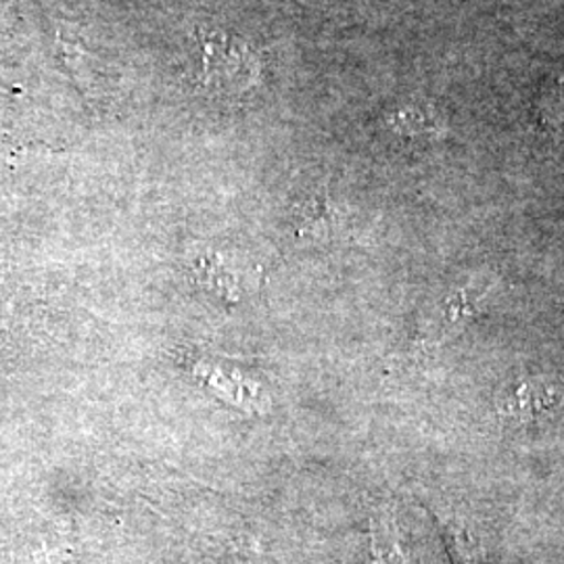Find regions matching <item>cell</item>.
<instances>
[{"label": "cell", "mask_w": 564, "mask_h": 564, "mask_svg": "<svg viewBox=\"0 0 564 564\" xmlns=\"http://www.w3.org/2000/svg\"><path fill=\"white\" fill-rule=\"evenodd\" d=\"M199 48L203 80L220 93L241 95L260 78V59L245 42L209 32L203 34Z\"/></svg>", "instance_id": "6da1fadb"}, {"label": "cell", "mask_w": 564, "mask_h": 564, "mask_svg": "<svg viewBox=\"0 0 564 564\" xmlns=\"http://www.w3.org/2000/svg\"><path fill=\"white\" fill-rule=\"evenodd\" d=\"M556 403H558V393L552 384L529 381L514 387V391L506 398L505 412L510 419L524 421V419H533L538 414L550 412Z\"/></svg>", "instance_id": "7a4b0ae2"}, {"label": "cell", "mask_w": 564, "mask_h": 564, "mask_svg": "<svg viewBox=\"0 0 564 564\" xmlns=\"http://www.w3.org/2000/svg\"><path fill=\"white\" fill-rule=\"evenodd\" d=\"M391 128L403 137H437L442 132V121L431 107L408 105L398 109L391 118Z\"/></svg>", "instance_id": "3957f363"}, {"label": "cell", "mask_w": 564, "mask_h": 564, "mask_svg": "<svg viewBox=\"0 0 564 564\" xmlns=\"http://www.w3.org/2000/svg\"><path fill=\"white\" fill-rule=\"evenodd\" d=\"M372 542H375V554L381 564H395L400 558V547H398V535H395V524H391L389 519H375L372 521Z\"/></svg>", "instance_id": "277c9868"}, {"label": "cell", "mask_w": 564, "mask_h": 564, "mask_svg": "<svg viewBox=\"0 0 564 564\" xmlns=\"http://www.w3.org/2000/svg\"><path fill=\"white\" fill-rule=\"evenodd\" d=\"M542 120L550 128H564V72L554 78L542 99Z\"/></svg>", "instance_id": "5b68a950"}, {"label": "cell", "mask_w": 564, "mask_h": 564, "mask_svg": "<svg viewBox=\"0 0 564 564\" xmlns=\"http://www.w3.org/2000/svg\"><path fill=\"white\" fill-rule=\"evenodd\" d=\"M444 540L445 544L449 545V554L454 564H477L473 547L468 544L466 531L460 527L452 523V521H444Z\"/></svg>", "instance_id": "8992f818"}, {"label": "cell", "mask_w": 564, "mask_h": 564, "mask_svg": "<svg viewBox=\"0 0 564 564\" xmlns=\"http://www.w3.org/2000/svg\"><path fill=\"white\" fill-rule=\"evenodd\" d=\"M300 220L307 230H326L330 224V214H328V203L324 197H312L303 203L300 212Z\"/></svg>", "instance_id": "52a82bcc"}]
</instances>
